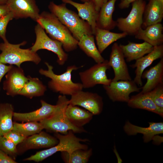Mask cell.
<instances>
[{
    "label": "cell",
    "instance_id": "d4e9b609",
    "mask_svg": "<svg viewBox=\"0 0 163 163\" xmlns=\"http://www.w3.org/2000/svg\"><path fill=\"white\" fill-rule=\"evenodd\" d=\"M144 11L142 26L147 27L161 23L163 18V3L158 0H149Z\"/></svg>",
    "mask_w": 163,
    "mask_h": 163
},
{
    "label": "cell",
    "instance_id": "8992f818",
    "mask_svg": "<svg viewBox=\"0 0 163 163\" xmlns=\"http://www.w3.org/2000/svg\"><path fill=\"white\" fill-rule=\"evenodd\" d=\"M27 42L24 41L18 44H12L8 40L0 43V61L5 64L14 65L21 67L23 62L30 61L35 64H38L41 59L36 53L33 52L30 48L23 49L21 46L25 45Z\"/></svg>",
    "mask_w": 163,
    "mask_h": 163
},
{
    "label": "cell",
    "instance_id": "ac0fdd59",
    "mask_svg": "<svg viewBox=\"0 0 163 163\" xmlns=\"http://www.w3.org/2000/svg\"><path fill=\"white\" fill-rule=\"evenodd\" d=\"M41 107L36 110L27 113L14 112L13 118L15 121L22 122H39L47 118L53 113L56 105L49 104L41 100Z\"/></svg>",
    "mask_w": 163,
    "mask_h": 163
},
{
    "label": "cell",
    "instance_id": "44dd1931",
    "mask_svg": "<svg viewBox=\"0 0 163 163\" xmlns=\"http://www.w3.org/2000/svg\"><path fill=\"white\" fill-rule=\"evenodd\" d=\"M163 30L162 25L159 23L148 26L145 29L141 27L134 35L136 38L143 40L155 46L163 43Z\"/></svg>",
    "mask_w": 163,
    "mask_h": 163
},
{
    "label": "cell",
    "instance_id": "5bb4252c",
    "mask_svg": "<svg viewBox=\"0 0 163 163\" xmlns=\"http://www.w3.org/2000/svg\"><path fill=\"white\" fill-rule=\"evenodd\" d=\"M108 62L114 72V77L112 81L132 80L123 53L119 45L116 43L112 47Z\"/></svg>",
    "mask_w": 163,
    "mask_h": 163
},
{
    "label": "cell",
    "instance_id": "ba28073f",
    "mask_svg": "<svg viewBox=\"0 0 163 163\" xmlns=\"http://www.w3.org/2000/svg\"><path fill=\"white\" fill-rule=\"evenodd\" d=\"M132 7L127 16L118 18L117 26L128 35H134L143 24V15L146 5L145 0H138L132 3Z\"/></svg>",
    "mask_w": 163,
    "mask_h": 163
},
{
    "label": "cell",
    "instance_id": "f1b7e54d",
    "mask_svg": "<svg viewBox=\"0 0 163 163\" xmlns=\"http://www.w3.org/2000/svg\"><path fill=\"white\" fill-rule=\"evenodd\" d=\"M14 112L13 106L11 104H0V136L13 129L12 118Z\"/></svg>",
    "mask_w": 163,
    "mask_h": 163
},
{
    "label": "cell",
    "instance_id": "7bdbcfd3",
    "mask_svg": "<svg viewBox=\"0 0 163 163\" xmlns=\"http://www.w3.org/2000/svg\"><path fill=\"white\" fill-rule=\"evenodd\" d=\"M80 0L82 2H84L88 1V0Z\"/></svg>",
    "mask_w": 163,
    "mask_h": 163
},
{
    "label": "cell",
    "instance_id": "30bf717a",
    "mask_svg": "<svg viewBox=\"0 0 163 163\" xmlns=\"http://www.w3.org/2000/svg\"><path fill=\"white\" fill-rule=\"evenodd\" d=\"M133 80L112 81L107 85H103L106 93L113 101L127 102L130 94L134 92H139V88Z\"/></svg>",
    "mask_w": 163,
    "mask_h": 163
},
{
    "label": "cell",
    "instance_id": "52a82bcc",
    "mask_svg": "<svg viewBox=\"0 0 163 163\" xmlns=\"http://www.w3.org/2000/svg\"><path fill=\"white\" fill-rule=\"evenodd\" d=\"M35 32L36 40L30 48L31 50L35 53L41 49L51 51L57 55L58 64L60 65H63L67 60L68 56L63 50L62 43L48 37L44 29L38 23L35 26Z\"/></svg>",
    "mask_w": 163,
    "mask_h": 163
},
{
    "label": "cell",
    "instance_id": "83f0119b",
    "mask_svg": "<svg viewBox=\"0 0 163 163\" xmlns=\"http://www.w3.org/2000/svg\"><path fill=\"white\" fill-rule=\"evenodd\" d=\"M93 35L83 34L78 40V45L88 56L92 58L97 63H101L105 59L96 46Z\"/></svg>",
    "mask_w": 163,
    "mask_h": 163
},
{
    "label": "cell",
    "instance_id": "ee69618b",
    "mask_svg": "<svg viewBox=\"0 0 163 163\" xmlns=\"http://www.w3.org/2000/svg\"><path fill=\"white\" fill-rule=\"evenodd\" d=\"M161 3H163V0H158Z\"/></svg>",
    "mask_w": 163,
    "mask_h": 163
},
{
    "label": "cell",
    "instance_id": "277c9868",
    "mask_svg": "<svg viewBox=\"0 0 163 163\" xmlns=\"http://www.w3.org/2000/svg\"><path fill=\"white\" fill-rule=\"evenodd\" d=\"M48 70L40 69V73L51 80L48 83V87L53 91L59 92L63 95H70L82 90L83 88L82 83L74 82L72 80V73L73 71L79 67L75 65L68 66L66 72L62 74L57 75L53 71V67L47 62H45Z\"/></svg>",
    "mask_w": 163,
    "mask_h": 163
},
{
    "label": "cell",
    "instance_id": "484cf974",
    "mask_svg": "<svg viewBox=\"0 0 163 163\" xmlns=\"http://www.w3.org/2000/svg\"><path fill=\"white\" fill-rule=\"evenodd\" d=\"M66 114L69 120L74 126L82 127L89 122L93 115L88 110L77 106L69 104L67 106Z\"/></svg>",
    "mask_w": 163,
    "mask_h": 163
},
{
    "label": "cell",
    "instance_id": "d590c367",
    "mask_svg": "<svg viewBox=\"0 0 163 163\" xmlns=\"http://www.w3.org/2000/svg\"><path fill=\"white\" fill-rule=\"evenodd\" d=\"M3 136L11 140L17 145L21 142L27 138L21 135L13 130Z\"/></svg>",
    "mask_w": 163,
    "mask_h": 163
},
{
    "label": "cell",
    "instance_id": "603a6c76",
    "mask_svg": "<svg viewBox=\"0 0 163 163\" xmlns=\"http://www.w3.org/2000/svg\"><path fill=\"white\" fill-rule=\"evenodd\" d=\"M117 0H110L102 5L98 13L97 27L110 30L117 26L116 21L113 20L112 14Z\"/></svg>",
    "mask_w": 163,
    "mask_h": 163
},
{
    "label": "cell",
    "instance_id": "3957f363",
    "mask_svg": "<svg viewBox=\"0 0 163 163\" xmlns=\"http://www.w3.org/2000/svg\"><path fill=\"white\" fill-rule=\"evenodd\" d=\"M66 4L57 5L51 2L48 7L50 12L69 29L78 41L84 34H93L88 22L82 19L75 12L68 9Z\"/></svg>",
    "mask_w": 163,
    "mask_h": 163
},
{
    "label": "cell",
    "instance_id": "ab89813d",
    "mask_svg": "<svg viewBox=\"0 0 163 163\" xmlns=\"http://www.w3.org/2000/svg\"><path fill=\"white\" fill-rule=\"evenodd\" d=\"M137 0H121L118 5V7L121 9L127 8L129 7L131 3Z\"/></svg>",
    "mask_w": 163,
    "mask_h": 163
},
{
    "label": "cell",
    "instance_id": "7a4b0ae2",
    "mask_svg": "<svg viewBox=\"0 0 163 163\" xmlns=\"http://www.w3.org/2000/svg\"><path fill=\"white\" fill-rule=\"evenodd\" d=\"M69 100L65 95L59 96L55 108L51 114L39 122L47 131L62 134L69 130L74 133L86 132L83 127H76L72 124L66 114V109L69 104Z\"/></svg>",
    "mask_w": 163,
    "mask_h": 163
},
{
    "label": "cell",
    "instance_id": "8d00e7d4",
    "mask_svg": "<svg viewBox=\"0 0 163 163\" xmlns=\"http://www.w3.org/2000/svg\"><path fill=\"white\" fill-rule=\"evenodd\" d=\"M16 163V161L0 149V163Z\"/></svg>",
    "mask_w": 163,
    "mask_h": 163
},
{
    "label": "cell",
    "instance_id": "4fadbf2b",
    "mask_svg": "<svg viewBox=\"0 0 163 163\" xmlns=\"http://www.w3.org/2000/svg\"><path fill=\"white\" fill-rule=\"evenodd\" d=\"M6 4L14 18H29L36 21L39 17L40 10L35 0H7Z\"/></svg>",
    "mask_w": 163,
    "mask_h": 163
},
{
    "label": "cell",
    "instance_id": "4316f807",
    "mask_svg": "<svg viewBox=\"0 0 163 163\" xmlns=\"http://www.w3.org/2000/svg\"><path fill=\"white\" fill-rule=\"evenodd\" d=\"M94 35H95L98 50L101 54L111 43L125 37L128 34L124 32L114 33L97 27Z\"/></svg>",
    "mask_w": 163,
    "mask_h": 163
},
{
    "label": "cell",
    "instance_id": "2e32d148",
    "mask_svg": "<svg viewBox=\"0 0 163 163\" xmlns=\"http://www.w3.org/2000/svg\"><path fill=\"white\" fill-rule=\"evenodd\" d=\"M163 56L162 44L154 46L153 50L147 55L136 60L134 64L131 65L133 68H136L135 76L133 81L138 85L142 86L141 76L145 69L151 65L155 60L161 58Z\"/></svg>",
    "mask_w": 163,
    "mask_h": 163
},
{
    "label": "cell",
    "instance_id": "1f68e13d",
    "mask_svg": "<svg viewBox=\"0 0 163 163\" xmlns=\"http://www.w3.org/2000/svg\"><path fill=\"white\" fill-rule=\"evenodd\" d=\"M44 129L38 122L31 121L24 123H13V130L26 137L41 132Z\"/></svg>",
    "mask_w": 163,
    "mask_h": 163
},
{
    "label": "cell",
    "instance_id": "f35d334b",
    "mask_svg": "<svg viewBox=\"0 0 163 163\" xmlns=\"http://www.w3.org/2000/svg\"><path fill=\"white\" fill-rule=\"evenodd\" d=\"M110 0H88L94 5L96 10L99 12L102 5Z\"/></svg>",
    "mask_w": 163,
    "mask_h": 163
},
{
    "label": "cell",
    "instance_id": "4dcf8cb0",
    "mask_svg": "<svg viewBox=\"0 0 163 163\" xmlns=\"http://www.w3.org/2000/svg\"><path fill=\"white\" fill-rule=\"evenodd\" d=\"M91 149H78L69 153L67 152H61L62 159L66 163H86L92 155Z\"/></svg>",
    "mask_w": 163,
    "mask_h": 163
},
{
    "label": "cell",
    "instance_id": "74e56055",
    "mask_svg": "<svg viewBox=\"0 0 163 163\" xmlns=\"http://www.w3.org/2000/svg\"><path fill=\"white\" fill-rule=\"evenodd\" d=\"M12 65H5L0 61V83L4 76L12 67Z\"/></svg>",
    "mask_w": 163,
    "mask_h": 163
},
{
    "label": "cell",
    "instance_id": "7c38bea8",
    "mask_svg": "<svg viewBox=\"0 0 163 163\" xmlns=\"http://www.w3.org/2000/svg\"><path fill=\"white\" fill-rule=\"evenodd\" d=\"M59 140L46 133L40 132L27 137L17 146L18 155L31 149L50 148L57 144Z\"/></svg>",
    "mask_w": 163,
    "mask_h": 163
},
{
    "label": "cell",
    "instance_id": "5b68a950",
    "mask_svg": "<svg viewBox=\"0 0 163 163\" xmlns=\"http://www.w3.org/2000/svg\"><path fill=\"white\" fill-rule=\"evenodd\" d=\"M72 130L66 134L55 133L54 136L59 140L58 143L55 146L44 150L36 152L35 154L23 159L24 161H34L38 162L51 156L58 152H67L69 153L78 149H88L87 145L81 142L88 141L87 139L77 137Z\"/></svg>",
    "mask_w": 163,
    "mask_h": 163
},
{
    "label": "cell",
    "instance_id": "b9f144b4",
    "mask_svg": "<svg viewBox=\"0 0 163 163\" xmlns=\"http://www.w3.org/2000/svg\"><path fill=\"white\" fill-rule=\"evenodd\" d=\"M7 0H0V5L6 4Z\"/></svg>",
    "mask_w": 163,
    "mask_h": 163
},
{
    "label": "cell",
    "instance_id": "9c48e42d",
    "mask_svg": "<svg viewBox=\"0 0 163 163\" xmlns=\"http://www.w3.org/2000/svg\"><path fill=\"white\" fill-rule=\"evenodd\" d=\"M111 68L108 60H105L101 63H97L89 69L79 73V75L83 88H88L97 85H109L112 79L108 78L106 71Z\"/></svg>",
    "mask_w": 163,
    "mask_h": 163
},
{
    "label": "cell",
    "instance_id": "60d3db41",
    "mask_svg": "<svg viewBox=\"0 0 163 163\" xmlns=\"http://www.w3.org/2000/svg\"><path fill=\"white\" fill-rule=\"evenodd\" d=\"M10 11L6 4L0 5V18L7 14Z\"/></svg>",
    "mask_w": 163,
    "mask_h": 163
},
{
    "label": "cell",
    "instance_id": "e0dca14e",
    "mask_svg": "<svg viewBox=\"0 0 163 163\" xmlns=\"http://www.w3.org/2000/svg\"><path fill=\"white\" fill-rule=\"evenodd\" d=\"M149 124L148 127H143L134 125L127 121L123 129L128 135H135L138 133L142 134L144 141L147 143L152 140L155 135L163 133V122H151Z\"/></svg>",
    "mask_w": 163,
    "mask_h": 163
},
{
    "label": "cell",
    "instance_id": "ffe728a7",
    "mask_svg": "<svg viewBox=\"0 0 163 163\" xmlns=\"http://www.w3.org/2000/svg\"><path fill=\"white\" fill-rule=\"evenodd\" d=\"M142 78H146V82L142 88L140 92L142 93L148 92L159 85L163 83V58L155 66L143 72Z\"/></svg>",
    "mask_w": 163,
    "mask_h": 163
},
{
    "label": "cell",
    "instance_id": "d6986e66",
    "mask_svg": "<svg viewBox=\"0 0 163 163\" xmlns=\"http://www.w3.org/2000/svg\"><path fill=\"white\" fill-rule=\"evenodd\" d=\"M62 1L64 3L70 4L76 8L78 16L88 22L91 28L93 35H94L98 12L96 10L93 3L88 1L83 4L76 2L72 0Z\"/></svg>",
    "mask_w": 163,
    "mask_h": 163
},
{
    "label": "cell",
    "instance_id": "836d02e7",
    "mask_svg": "<svg viewBox=\"0 0 163 163\" xmlns=\"http://www.w3.org/2000/svg\"><path fill=\"white\" fill-rule=\"evenodd\" d=\"M148 92L156 105L163 110V83Z\"/></svg>",
    "mask_w": 163,
    "mask_h": 163
},
{
    "label": "cell",
    "instance_id": "8fae6325",
    "mask_svg": "<svg viewBox=\"0 0 163 163\" xmlns=\"http://www.w3.org/2000/svg\"><path fill=\"white\" fill-rule=\"evenodd\" d=\"M69 104L82 107L93 115H99L103 107L102 98L96 93L78 91L71 95Z\"/></svg>",
    "mask_w": 163,
    "mask_h": 163
},
{
    "label": "cell",
    "instance_id": "cb8c5ba5",
    "mask_svg": "<svg viewBox=\"0 0 163 163\" xmlns=\"http://www.w3.org/2000/svg\"><path fill=\"white\" fill-rule=\"evenodd\" d=\"M128 105L132 108L143 109L163 116V110L155 104L148 92L138 94L132 96L127 102Z\"/></svg>",
    "mask_w": 163,
    "mask_h": 163
},
{
    "label": "cell",
    "instance_id": "7402d4cb",
    "mask_svg": "<svg viewBox=\"0 0 163 163\" xmlns=\"http://www.w3.org/2000/svg\"><path fill=\"white\" fill-rule=\"evenodd\" d=\"M127 62L136 60L151 52L154 46L144 41L142 43L129 42L126 45H119Z\"/></svg>",
    "mask_w": 163,
    "mask_h": 163
},
{
    "label": "cell",
    "instance_id": "9a60e30c",
    "mask_svg": "<svg viewBox=\"0 0 163 163\" xmlns=\"http://www.w3.org/2000/svg\"><path fill=\"white\" fill-rule=\"evenodd\" d=\"M28 80L21 67L13 66L5 75L3 89L7 95L14 97L18 94Z\"/></svg>",
    "mask_w": 163,
    "mask_h": 163
},
{
    "label": "cell",
    "instance_id": "f546056e",
    "mask_svg": "<svg viewBox=\"0 0 163 163\" xmlns=\"http://www.w3.org/2000/svg\"><path fill=\"white\" fill-rule=\"evenodd\" d=\"M28 80L18 93V94L30 98L43 96L46 90V86L37 78L28 76Z\"/></svg>",
    "mask_w": 163,
    "mask_h": 163
},
{
    "label": "cell",
    "instance_id": "6da1fadb",
    "mask_svg": "<svg viewBox=\"0 0 163 163\" xmlns=\"http://www.w3.org/2000/svg\"><path fill=\"white\" fill-rule=\"evenodd\" d=\"M36 22L42 27L50 38L62 43L65 51L71 52L77 48L78 41L52 13L46 11L42 12L40 14Z\"/></svg>",
    "mask_w": 163,
    "mask_h": 163
},
{
    "label": "cell",
    "instance_id": "d6a6232c",
    "mask_svg": "<svg viewBox=\"0 0 163 163\" xmlns=\"http://www.w3.org/2000/svg\"><path fill=\"white\" fill-rule=\"evenodd\" d=\"M17 146L4 136H0V149L15 160L18 155Z\"/></svg>",
    "mask_w": 163,
    "mask_h": 163
},
{
    "label": "cell",
    "instance_id": "e575fe53",
    "mask_svg": "<svg viewBox=\"0 0 163 163\" xmlns=\"http://www.w3.org/2000/svg\"><path fill=\"white\" fill-rule=\"evenodd\" d=\"M14 18L13 14L11 11L0 18V37L4 41L8 40L6 35L7 27L9 22Z\"/></svg>",
    "mask_w": 163,
    "mask_h": 163
}]
</instances>
